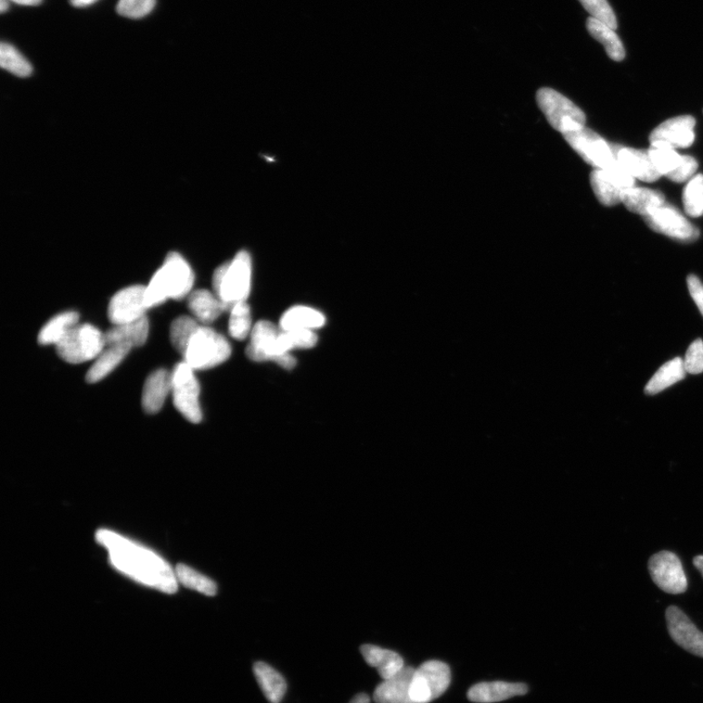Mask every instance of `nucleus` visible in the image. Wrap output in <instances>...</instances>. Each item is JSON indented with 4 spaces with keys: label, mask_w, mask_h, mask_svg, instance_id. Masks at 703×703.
I'll return each mask as SVG.
<instances>
[{
    "label": "nucleus",
    "mask_w": 703,
    "mask_h": 703,
    "mask_svg": "<svg viewBox=\"0 0 703 703\" xmlns=\"http://www.w3.org/2000/svg\"><path fill=\"white\" fill-rule=\"evenodd\" d=\"M96 541L107 549L111 566L126 577L163 593L177 591L175 571L150 549L108 530L98 531Z\"/></svg>",
    "instance_id": "nucleus-1"
},
{
    "label": "nucleus",
    "mask_w": 703,
    "mask_h": 703,
    "mask_svg": "<svg viewBox=\"0 0 703 703\" xmlns=\"http://www.w3.org/2000/svg\"><path fill=\"white\" fill-rule=\"evenodd\" d=\"M195 276L188 262L181 254L171 252L159 271L146 287L145 304L147 309L168 299L182 300L190 296Z\"/></svg>",
    "instance_id": "nucleus-2"
},
{
    "label": "nucleus",
    "mask_w": 703,
    "mask_h": 703,
    "mask_svg": "<svg viewBox=\"0 0 703 703\" xmlns=\"http://www.w3.org/2000/svg\"><path fill=\"white\" fill-rule=\"evenodd\" d=\"M252 263L250 255L239 251L232 261L215 270L212 278L213 292L220 299L227 312L241 302H247L251 290Z\"/></svg>",
    "instance_id": "nucleus-3"
},
{
    "label": "nucleus",
    "mask_w": 703,
    "mask_h": 703,
    "mask_svg": "<svg viewBox=\"0 0 703 703\" xmlns=\"http://www.w3.org/2000/svg\"><path fill=\"white\" fill-rule=\"evenodd\" d=\"M232 354L231 345L219 332L200 326L189 342L184 362L194 370H204L228 361Z\"/></svg>",
    "instance_id": "nucleus-4"
},
{
    "label": "nucleus",
    "mask_w": 703,
    "mask_h": 703,
    "mask_svg": "<svg viewBox=\"0 0 703 703\" xmlns=\"http://www.w3.org/2000/svg\"><path fill=\"white\" fill-rule=\"evenodd\" d=\"M105 348V335L87 324L76 325L56 345L61 359L73 365L96 359Z\"/></svg>",
    "instance_id": "nucleus-5"
},
{
    "label": "nucleus",
    "mask_w": 703,
    "mask_h": 703,
    "mask_svg": "<svg viewBox=\"0 0 703 703\" xmlns=\"http://www.w3.org/2000/svg\"><path fill=\"white\" fill-rule=\"evenodd\" d=\"M536 102L547 121L562 135L583 129L585 113L564 95L552 88H542Z\"/></svg>",
    "instance_id": "nucleus-6"
},
{
    "label": "nucleus",
    "mask_w": 703,
    "mask_h": 703,
    "mask_svg": "<svg viewBox=\"0 0 703 703\" xmlns=\"http://www.w3.org/2000/svg\"><path fill=\"white\" fill-rule=\"evenodd\" d=\"M279 334L280 327L269 321L255 324L247 347L249 359L258 363L273 362L287 369L296 366V357L281 350Z\"/></svg>",
    "instance_id": "nucleus-7"
},
{
    "label": "nucleus",
    "mask_w": 703,
    "mask_h": 703,
    "mask_svg": "<svg viewBox=\"0 0 703 703\" xmlns=\"http://www.w3.org/2000/svg\"><path fill=\"white\" fill-rule=\"evenodd\" d=\"M194 372L185 362L178 364L171 373V393L177 411L191 424H200L202 419L200 388Z\"/></svg>",
    "instance_id": "nucleus-8"
},
{
    "label": "nucleus",
    "mask_w": 703,
    "mask_h": 703,
    "mask_svg": "<svg viewBox=\"0 0 703 703\" xmlns=\"http://www.w3.org/2000/svg\"><path fill=\"white\" fill-rule=\"evenodd\" d=\"M452 673L447 664L430 660L415 669L411 688L415 703H429L440 698L449 688Z\"/></svg>",
    "instance_id": "nucleus-9"
},
{
    "label": "nucleus",
    "mask_w": 703,
    "mask_h": 703,
    "mask_svg": "<svg viewBox=\"0 0 703 703\" xmlns=\"http://www.w3.org/2000/svg\"><path fill=\"white\" fill-rule=\"evenodd\" d=\"M564 137L569 145L579 153L585 162L598 170H607L617 163L610 149V144L591 130L575 131Z\"/></svg>",
    "instance_id": "nucleus-10"
},
{
    "label": "nucleus",
    "mask_w": 703,
    "mask_h": 703,
    "mask_svg": "<svg viewBox=\"0 0 703 703\" xmlns=\"http://www.w3.org/2000/svg\"><path fill=\"white\" fill-rule=\"evenodd\" d=\"M591 182L599 201L606 207H613L621 202L625 190L634 187L635 178L617 161L607 170L595 169Z\"/></svg>",
    "instance_id": "nucleus-11"
},
{
    "label": "nucleus",
    "mask_w": 703,
    "mask_h": 703,
    "mask_svg": "<svg viewBox=\"0 0 703 703\" xmlns=\"http://www.w3.org/2000/svg\"><path fill=\"white\" fill-rule=\"evenodd\" d=\"M649 571L651 579L661 591L669 594H682L687 591L688 581L682 562L674 553L661 552L649 559Z\"/></svg>",
    "instance_id": "nucleus-12"
},
{
    "label": "nucleus",
    "mask_w": 703,
    "mask_h": 703,
    "mask_svg": "<svg viewBox=\"0 0 703 703\" xmlns=\"http://www.w3.org/2000/svg\"><path fill=\"white\" fill-rule=\"evenodd\" d=\"M647 225L655 232L681 241H694L698 239V229L670 204L664 203L643 217Z\"/></svg>",
    "instance_id": "nucleus-13"
},
{
    "label": "nucleus",
    "mask_w": 703,
    "mask_h": 703,
    "mask_svg": "<svg viewBox=\"0 0 703 703\" xmlns=\"http://www.w3.org/2000/svg\"><path fill=\"white\" fill-rule=\"evenodd\" d=\"M648 152L659 174L673 182L683 183L698 171V164L694 158L681 156L669 146L650 145Z\"/></svg>",
    "instance_id": "nucleus-14"
},
{
    "label": "nucleus",
    "mask_w": 703,
    "mask_h": 703,
    "mask_svg": "<svg viewBox=\"0 0 703 703\" xmlns=\"http://www.w3.org/2000/svg\"><path fill=\"white\" fill-rule=\"evenodd\" d=\"M146 287L132 286L114 294L110 301L108 317L113 326L137 321L146 316Z\"/></svg>",
    "instance_id": "nucleus-15"
},
{
    "label": "nucleus",
    "mask_w": 703,
    "mask_h": 703,
    "mask_svg": "<svg viewBox=\"0 0 703 703\" xmlns=\"http://www.w3.org/2000/svg\"><path fill=\"white\" fill-rule=\"evenodd\" d=\"M696 120L681 116L662 122L650 133V145H664L673 149L691 147L695 142Z\"/></svg>",
    "instance_id": "nucleus-16"
},
{
    "label": "nucleus",
    "mask_w": 703,
    "mask_h": 703,
    "mask_svg": "<svg viewBox=\"0 0 703 703\" xmlns=\"http://www.w3.org/2000/svg\"><path fill=\"white\" fill-rule=\"evenodd\" d=\"M673 641L689 653L703 658V633L679 608L669 607L666 613Z\"/></svg>",
    "instance_id": "nucleus-17"
},
{
    "label": "nucleus",
    "mask_w": 703,
    "mask_h": 703,
    "mask_svg": "<svg viewBox=\"0 0 703 703\" xmlns=\"http://www.w3.org/2000/svg\"><path fill=\"white\" fill-rule=\"evenodd\" d=\"M610 149L617 161L635 179L645 182H655L661 177L651 161L648 151L617 144H610Z\"/></svg>",
    "instance_id": "nucleus-18"
},
{
    "label": "nucleus",
    "mask_w": 703,
    "mask_h": 703,
    "mask_svg": "<svg viewBox=\"0 0 703 703\" xmlns=\"http://www.w3.org/2000/svg\"><path fill=\"white\" fill-rule=\"evenodd\" d=\"M415 669L405 667L397 674L383 682L376 688L374 699L376 703H415L411 697V688Z\"/></svg>",
    "instance_id": "nucleus-19"
},
{
    "label": "nucleus",
    "mask_w": 703,
    "mask_h": 703,
    "mask_svg": "<svg viewBox=\"0 0 703 703\" xmlns=\"http://www.w3.org/2000/svg\"><path fill=\"white\" fill-rule=\"evenodd\" d=\"M527 693L528 687L525 684L495 681L479 683L473 686L469 689L467 697L473 702L493 703L526 695Z\"/></svg>",
    "instance_id": "nucleus-20"
},
{
    "label": "nucleus",
    "mask_w": 703,
    "mask_h": 703,
    "mask_svg": "<svg viewBox=\"0 0 703 703\" xmlns=\"http://www.w3.org/2000/svg\"><path fill=\"white\" fill-rule=\"evenodd\" d=\"M171 392V374L161 368L151 374L143 388L142 405L148 415L158 414Z\"/></svg>",
    "instance_id": "nucleus-21"
},
{
    "label": "nucleus",
    "mask_w": 703,
    "mask_h": 703,
    "mask_svg": "<svg viewBox=\"0 0 703 703\" xmlns=\"http://www.w3.org/2000/svg\"><path fill=\"white\" fill-rule=\"evenodd\" d=\"M188 308L201 324H210L226 312L220 299L208 289L191 291L188 297Z\"/></svg>",
    "instance_id": "nucleus-22"
},
{
    "label": "nucleus",
    "mask_w": 703,
    "mask_h": 703,
    "mask_svg": "<svg viewBox=\"0 0 703 703\" xmlns=\"http://www.w3.org/2000/svg\"><path fill=\"white\" fill-rule=\"evenodd\" d=\"M133 347L131 344L109 345L97 357L86 375L88 383H96L108 376L125 359Z\"/></svg>",
    "instance_id": "nucleus-23"
},
{
    "label": "nucleus",
    "mask_w": 703,
    "mask_h": 703,
    "mask_svg": "<svg viewBox=\"0 0 703 703\" xmlns=\"http://www.w3.org/2000/svg\"><path fill=\"white\" fill-rule=\"evenodd\" d=\"M361 653L368 666L377 669L383 680L391 679L405 668L403 658L393 650L364 645Z\"/></svg>",
    "instance_id": "nucleus-24"
},
{
    "label": "nucleus",
    "mask_w": 703,
    "mask_h": 703,
    "mask_svg": "<svg viewBox=\"0 0 703 703\" xmlns=\"http://www.w3.org/2000/svg\"><path fill=\"white\" fill-rule=\"evenodd\" d=\"M149 327L146 316L134 322L113 326L104 334L106 347L119 343L131 344L133 348L142 347L148 339Z\"/></svg>",
    "instance_id": "nucleus-25"
},
{
    "label": "nucleus",
    "mask_w": 703,
    "mask_h": 703,
    "mask_svg": "<svg viewBox=\"0 0 703 703\" xmlns=\"http://www.w3.org/2000/svg\"><path fill=\"white\" fill-rule=\"evenodd\" d=\"M621 202L630 211L644 217L666 203V198L655 190L632 187L623 191Z\"/></svg>",
    "instance_id": "nucleus-26"
},
{
    "label": "nucleus",
    "mask_w": 703,
    "mask_h": 703,
    "mask_svg": "<svg viewBox=\"0 0 703 703\" xmlns=\"http://www.w3.org/2000/svg\"><path fill=\"white\" fill-rule=\"evenodd\" d=\"M255 679L266 698L271 703L283 700L288 685L283 676L265 662L259 661L253 666Z\"/></svg>",
    "instance_id": "nucleus-27"
},
{
    "label": "nucleus",
    "mask_w": 703,
    "mask_h": 703,
    "mask_svg": "<svg viewBox=\"0 0 703 703\" xmlns=\"http://www.w3.org/2000/svg\"><path fill=\"white\" fill-rule=\"evenodd\" d=\"M326 324L323 313L311 307L296 306L288 309L280 317L279 327L284 330L321 328Z\"/></svg>",
    "instance_id": "nucleus-28"
},
{
    "label": "nucleus",
    "mask_w": 703,
    "mask_h": 703,
    "mask_svg": "<svg viewBox=\"0 0 703 703\" xmlns=\"http://www.w3.org/2000/svg\"><path fill=\"white\" fill-rule=\"evenodd\" d=\"M586 27L595 40L604 45L611 60L620 62L625 58L623 44L615 30L593 17L587 19Z\"/></svg>",
    "instance_id": "nucleus-29"
},
{
    "label": "nucleus",
    "mask_w": 703,
    "mask_h": 703,
    "mask_svg": "<svg viewBox=\"0 0 703 703\" xmlns=\"http://www.w3.org/2000/svg\"><path fill=\"white\" fill-rule=\"evenodd\" d=\"M687 375L684 361L681 357L663 365L653 377L648 382L645 392L648 395L659 394L685 378Z\"/></svg>",
    "instance_id": "nucleus-30"
},
{
    "label": "nucleus",
    "mask_w": 703,
    "mask_h": 703,
    "mask_svg": "<svg viewBox=\"0 0 703 703\" xmlns=\"http://www.w3.org/2000/svg\"><path fill=\"white\" fill-rule=\"evenodd\" d=\"M80 315L76 312H63L54 318L43 327L38 335V342L42 345H57L68 332L79 325Z\"/></svg>",
    "instance_id": "nucleus-31"
},
{
    "label": "nucleus",
    "mask_w": 703,
    "mask_h": 703,
    "mask_svg": "<svg viewBox=\"0 0 703 703\" xmlns=\"http://www.w3.org/2000/svg\"><path fill=\"white\" fill-rule=\"evenodd\" d=\"M175 575L178 583L190 588V590L207 596H215L217 593V585L212 580L186 565H177Z\"/></svg>",
    "instance_id": "nucleus-32"
},
{
    "label": "nucleus",
    "mask_w": 703,
    "mask_h": 703,
    "mask_svg": "<svg viewBox=\"0 0 703 703\" xmlns=\"http://www.w3.org/2000/svg\"><path fill=\"white\" fill-rule=\"evenodd\" d=\"M200 327L197 319L190 317L182 316L175 319L171 327V340L177 352L182 356L185 354L190 340Z\"/></svg>",
    "instance_id": "nucleus-33"
},
{
    "label": "nucleus",
    "mask_w": 703,
    "mask_h": 703,
    "mask_svg": "<svg viewBox=\"0 0 703 703\" xmlns=\"http://www.w3.org/2000/svg\"><path fill=\"white\" fill-rule=\"evenodd\" d=\"M317 343V336L314 330L280 328L279 345L284 353L290 354L294 349H311Z\"/></svg>",
    "instance_id": "nucleus-34"
},
{
    "label": "nucleus",
    "mask_w": 703,
    "mask_h": 703,
    "mask_svg": "<svg viewBox=\"0 0 703 703\" xmlns=\"http://www.w3.org/2000/svg\"><path fill=\"white\" fill-rule=\"evenodd\" d=\"M252 317L247 302L237 304L229 311V332L231 337L242 341L250 337L252 331Z\"/></svg>",
    "instance_id": "nucleus-35"
},
{
    "label": "nucleus",
    "mask_w": 703,
    "mask_h": 703,
    "mask_svg": "<svg viewBox=\"0 0 703 703\" xmlns=\"http://www.w3.org/2000/svg\"><path fill=\"white\" fill-rule=\"evenodd\" d=\"M0 65L20 78H27L33 73L30 62L9 44L0 45Z\"/></svg>",
    "instance_id": "nucleus-36"
},
{
    "label": "nucleus",
    "mask_w": 703,
    "mask_h": 703,
    "mask_svg": "<svg viewBox=\"0 0 703 703\" xmlns=\"http://www.w3.org/2000/svg\"><path fill=\"white\" fill-rule=\"evenodd\" d=\"M685 211L691 217L703 215V175L698 174L688 181L683 193Z\"/></svg>",
    "instance_id": "nucleus-37"
},
{
    "label": "nucleus",
    "mask_w": 703,
    "mask_h": 703,
    "mask_svg": "<svg viewBox=\"0 0 703 703\" xmlns=\"http://www.w3.org/2000/svg\"><path fill=\"white\" fill-rule=\"evenodd\" d=\"M580 3L591 17L606 24L612 30L618 29L619 24L615 12L607 0H580Z\"/></svg>",
    "instance_id": "nucleus-38"
},
{
    "label": "nucleus",
    "mask_w": 703,
    "mask_h": 703,
    "mask_svg": "<svg viewBox=\"0 0 703 703\" xmlns=\"http://www.w3.org/2000/svg\"><path fill=\"white\" fill-rule=\"evenodd\" d=\"M155 5L156 0H120L117 11L123 17L140 19L147 16Z\"/></svg>",
    "instance_id": "nucleus-39"
},
{
    "label": "nucleus",
    "mask_w": 703,
    "mask_h": 703,
    "mask_svg": "<svg viewBox=\"0 0 703 703\" xmlns=\"http://www.w3.org/2000/svg\"><path fill=\"white\" fill-rule=\"evenodd\" d=\"M683 361L687 374L700 375L703 373V341L701 339L691 344Z\"/></svg>",
    "instance_id": "nucleus-40"
},
{
    "label": "nucleus",
    "mask_w": 703,
    "mask_h": 703,
    "mask_svg": "<svg viewBox=\"0 0 703 703\" xmlns=\"http://www.w3.org/2000/svg\"><path fill=\"white\" fill-rule=\"evenodd\" d=\"M688 288L689 294H691V297L696 302V305L698 306V310L703 316V285L701 281L695 275L688 276Z\"/></svg>",
    "instance_id": "nucleus-41"
},
{
    "label": "nucleus",
    "mask_w": 703,
    "mask_h": 703,
    "mask_svg": "<svg viewBox=\"0 0 703 703\" xmlns=\"http://www.w3.org/2000/svg\"><path fill=\"white\" fill-rule=\"evenodd\" d=\"M12 3L24 6H36L41 5L43 0H11Z\"/></svg>",
    "instance_id": "nucleus-42"
},
{
    "label": "nucleus",
    "mask_w": 703,
    "mask_h": 703,
    "mask_svg": "<svg viewBox=\"0 0 703 703\" xmlns=\"http://www.w3.org/2000/svg\"><path fill=\"white\" fill-rule=\"evenodd\" d=\"M97 2V0H71V3L75 7H84L91 5Z\"/></svg>",
    "instance_id": "nucleus-43"
},
{
    "label": "nucleus",
    "mask_w": 703,
    "mask_h": 703,
    "mask_svg": "<svg viewBox=\"0 0 703 703\" xmlns=\"http://www.w3.org/2000/svg\"><path fill=\"white\" fill-rule=\"evenodd\" d=\"M370 699L369 697L366 694H359L355 696V698L350 701V703H369Z\"/></svg>",
    "instance_id": "nucleus-44"
},
{
    "label": "nucleus",
    "mask_w": 703,
    "mask_h": 703,
    "mask_svg": "<svg viewBox=\"0 0 703 703\" xmlns=\"http://www.w3.org/2000/svg\"><path fill=\"white\" fill-rule=\"evenodd\" d=\"M694 565L700 571L703 577V556H697L694 559Z\"/></svg>",
    "instance_id": "nucleus-45"
},
{
    "label": "nucleus",
    "mask_w": 703,
    "mask_h": 703,
    "mask_svg": "<svg viewBox=\"0 0 703 703\" xmlns=\"http://www.w3.org/2000/svg\"><path fill=\"white\" fill-rule=\"evenodd\" d=\"M8 9L7 0H0V11L5 13Z\"/></svg>",
    "instance_id": "nucleus-46"
}]
</instances>
